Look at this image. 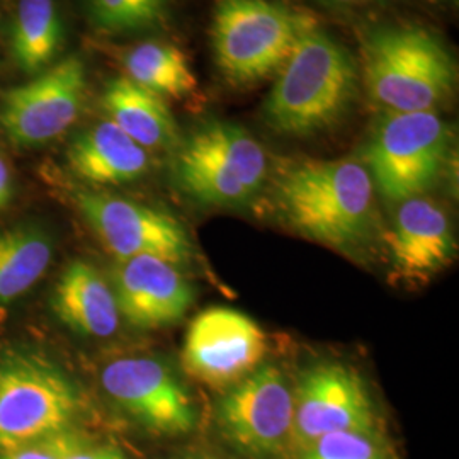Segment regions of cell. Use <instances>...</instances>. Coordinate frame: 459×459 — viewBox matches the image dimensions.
Returning a JSON list of instances; mask_svg holds the SVG:
<instances>
[{
	"label": "cell",
	"instance_id": "cell-17",
	"mask_svg": "<svg viewBox=\"0 0 459 459\" xmlns=\"http://www.w3.org/2000/svg\"><path fill=\"white\" fill-rule=\"evenodd\" d=\"M102 106L109 121L145 150L169 147L178 138L176 119L164 98L128 77H116L106 85Z\"/></svg>",
	"mask_w": 459,
	"mask_h": 459
},
{
	"label": "cell",
	"instance_id": "cell-4",
	"mask_svg": "<svg viewBox=\"0 0 459 459\" xmlns=\"http://www.w3.org/2000/svg\"><path fill=\"white\" fill-rule=\"evenodd\" d=\"M315 21L271 0H216L212 28L214 60L237 85L279 72Z\"/></svg>",
	"mask_w": 459,
	"mask_h": 459
},
{
	"label": "cell",
	"instance_id": "cell-20",
	"mask_svg": "<svg viewBox=\"0 0 459 459\" xmlns=\"http://www.w3.org/2000/svg\"><path fill=\"white\" fill-rule=\"evenodd\" d=\"M126 77L159 94L182 99L196 92L197 79L181 49L162 43H143L125 56Z\"/></svg>",
	"mask_w": 459,
	"mask_h": 459
},
{
	"label": "cell",
	"instance_id": "cell-18",
	"mask_svg": "<svg viewBox=\"0 0 459 459\" xmlns=\"http://www.w3.org/2000/svg\"><path fill=\"white\" fill-rule=\"evenodd\" d=\"M182 150L213 165L230 179L242 184L252 196L267 176L264 148L240 126L214 121L199 128Z\"/></svg>",
	"mask_w": 459,
	"mask_h": 459
},
{
	"label": "cell",
	"instance_id": "cell-22",
	"mask_svg": "<svg viewBox=\"0 0 459 459\" xmlns=\"http://www.w3.org/2000/svg\"><path fill=\"white\" fill-rule=\"evenodd\" d=\"M100 28L109 31H134L157 24L169 0H89Z\"/></svg>",
	"mask_w": 459,
	"mask_h": 459
},
{
	"label": "cell",
	"instance_id": "cell-12",
	"mask_svg": "<svg viewBox=\"0 0 459 459\" xmlns=\"http://www.w3.org/2000/svg\"><path fill=\"white\" fill-rule=\"evenodd\" d=\"M100 383L119 407L155 432L184 434L196 427L191 396L159 359H116L102 369Z\"/></svg>",
	"mask_w": 459,
	"mask_h": 459
},
{
	"label": "cell",
	"instance_id": "cell-14",
	"mask_svg": "<svg viewBox=\"0 0 459 459\" xmlns=\"http://www.w3.org/2000/svg\"><path fill=\"white\" fill-rule=\"evenodd\" d=\"M394 274L426 281L451 261L455 240L443 210L424 197L402 201L388 233Z\"/></svg>",
	"mask_w": 459,
	"mask_h": 459
},
{
	"label": "cell",
	"instance_id": "cell-25",
	"mask_svg": "<svg viewBox=\"0 0 459 459\" xmlns=\"http://www.w3.org/2000/svg\"><path fill=\"white\" fill-rule=\"evenodd\" d=\"M65 459H128L113 446H91L87 441L79 444Z\"/></svg>",
	"mask_w": 459,
	"mask_h": 459
},
{
	"label": "cell",
	"instance_id": "cell-19",
	"mask_svg": "<svg viewBox=\"0 0 459 459\" xmlns=\"http://www.w3.org/2000/svg\"><path fill=\"white\" fill-rule=\"evenodd\" d=\"M53 247L41 230L19 227L0 231V305L13 303L45 276Z\"/></svg>",
	"mask_w": 459,
	"mask_h": 459
},
{
	"label": "cell",
	"instance_id": "cell-11",
	"mask_svg": "<svg viewBox=\"0 0 459 459\" xmlns=\"http://www.w3.org/2000/svg\"><path fill=\"white\" fill-rule=\"evenodd\" d=\"M293 394L291 439L301 449L327 434L373 430L375 413L364 383L341 364H322L307 371Z\"/></svg>",
	"mask_w": 459,
	"mask_h": 459
},
{
	"label": "cell",
	"instance_id": "cell-21",
	"mask_svg": "<svg viewBox=\"0 0 459 459\" xmlns=\"http://www.w3.org/2000/svg\"><path fill=\"white\" fill-rule=\"evenodd\" d=\"M62 45V21L53 0H19L13 53L19 66L33 74L48 65Z\"/></svg>",
	"mask_w": 459,
	"mask_h": 459
},
{
	"label": "cell",
	"instance_id": "cell-27",
	"mask_svg": "<svg viewBox=\"0 0 459 459\" xmlns=\"http://www.w3.org/2000/svg\"><path fill=\"white\" fill-rule=\"evenodd\" d=\"M330 2H337V4H359V2H369V0H330Z\"/></svg>",
	"mask_w": 459,
	"mask_h": 459
},
{
	"label": "cell",
	"instance_id": "cell-26",
	"mask_svg": "<svg viewBox=\"0 0 459 459\" xmlns=\"http://www.w3.org/2000/svg\"><path fill=\"white\" fill-rule=\"evenodd\" d=\"M11 197V172L5 160L0 157V208L9 201Z\"/></svg>",
	"mask_w": 459,
	"mask_h": 459
},
{
	"label": "cell",
	"instance_id": "cell-1",
	"mask_svg": "<svg viewBox=\"0 0 459 459\" xmlns=\"http://www.w3.org/2000/svg\"><path fill=\"white\" fill-rule=\"evenodd\" d=\"M356 65L344 47L327 34H305L264 102L267 125L291 136L327 130L356 96Z\"/></svg>",
	"mask_w": 459,
	"mask_h": 459
},
{
	"label": "cell",
	"instance_id": "cell-3",
	"mask_svg": "<svg viewBox=\"0 0 459 459\" xmlns=\"http://www.w3.org/2000/svg\"><path fill=\"white\" fill-rule=\"evenodd\" d=\"M369 96L392 113L432 111L453 91L455 62L443 43L422 28H388L362 49Z\"/></svg>",
	"mask_w": 459,
	"mask_h": 459
},
{
	"label": "cell",
	"instance_id": "cell-28",
	"mask_svg": "<svg viewBox=\"0 0 459 459\" xmlns=\"http://www.w3.org/2000/svg\"><path fill=\"white\" fill-rule=\"evenodd\" d=\"M199 459H212V458H199Z\"/></svg>",
	"mask_w": 459,
	"mask_h": 459
},
{
	"label": "cell",
	"instance_id": "cell-15",
	"mask_svg": "<svg viewBox=\"0 0 459 459\" xmlns=\"http://www.w3.org/2000/svg\"><path fill=\"white\" fill-rule=\"evenodd\" d=\"M53 310L66 327L89 335L109 337L119 325L115 290L94 265L70 264L58 279Z\"/></svg>",
	"mask_w": 459,
	"mask_h": 459
},
{
	"label": "cell",
	"instance_id": "cell-7",
	"mask_svg": "<svg viewBox=\"0 0 459 459\" xmlns=\"http://www.w3.org/2000/svg\"><path fill=\"white\" fill-rule=\"evenodd\" d=\"M295 394L274 366L254 369L218 405V422L231 443L254 456H274L293 434Z\"/></svg>",
	"mask_w": 459,
	"mask_h": 459
},
{
	"label": "cell",
	"instance_id": "cell-24",
	"mask_svg": "<svg viewBox=\"0 0 459 459\" xmlns=\"http://www.w3.org/2000/svg\"><path fill=\"white\" fill-rule=\"evenodd\" d=\"M85 439L74 430H64L36 443L0 453V459H65Z\"/></svg>",
	"mask_w": 459,
	"mask_h": 459
},
{
	"label": "cell",
	"instance_id": "cell-2",
	"mask_svg": "<svg viewBox=\"0 0 459 459\" xmlns=\"http://www.w3.org/2000/svg\"><path fill=\"white\" fill-rule=\"evenodd\" d=\"M375 184L356 160H316L288 170L278 187L281 212L301 235L333 247L358 244L373 220Z\"/></svg>",
	"mask_w": 459,
	"mask_h": 459
},
{
	"label": "cell",
	"instance_id": "cell-8",
	"mask_svg": "<svg viewBox=\"0 0 459 459\" xmlns=\"http://www.w3.org/2000/svg\"><path fill=\"white\" fill-rule=\"evenodd\" d=\"M85 85L82 62L77 56L65 58L5 94L0 108L2 130L21 147L48 143L77 121Z\"/></svg>",
	"mask_w": 459,
	"mask_h": 459
},
{
	"label": "cell",
	"instance_id": "cell-23",
	"mask_svg": "<svg viewBox=\"0 0 459 459\" xmlns=\"http://www.w3.org/2000/svg\"><path fill=\"white\" fill-rule=\"evenodd\" d=\"M303 451L301 459H383L371 434L362 432L327 434Z\"/></svg>",
	"mask_w": 459,
	"mask_h": 459
},
{
	"label": "cell",
	"instance_id": "cell-10",
	"mask_svg": "<svg viewBox=\"0 0 459 459\" xmlns=\"http://www.w3.org/2000/svg\"><path fill=\"white\" fill-rule=\"evenodd\" d=\"M265 335L246 313L214 307L199 313L186 333V371L212 386H227L250 375L265 354Z\"/></svg>",
	"mask_w": 459,
	"mask_h": 459
},
{
	"label": "cell",
	"instance_id": "cell-6",
	"mask_svg": "<svg viewBox=\"0 0 459 459\" xmlns=\"http://www.w3.org/2000/svg\"><path fill=\"white\" fill-rule=\"evenodd\" d=\"M446 123L434 111L392 113L366 153L369 176L392 201L419 197L436 182L447 150Z\"/></svg>",
	"mask_w": 459,
	"mask_h": 459
},
{
	"label": "cell",
	"instance_id": "cell-16",
	"mask_svg": "<svg viewBox=\"0 0 459 459\" xmlns=\"http://www.w3.org/2000/svg\"><path fill=\"white\" fill-rule=\"evenodd\" d=\"M68 164L83 181L113 186L142 178L150 160L145 148L108 119L74 140L68 148Z\"/></svg>",
	"mask_w": 459,
	"mask_h": 459
},
{
	"label": "cell",
	"instance_id": "cell-5",
	"mask_svg": "<svg viewBox=\"0 0 459 459\" xmlns=\"http://www.w3.org/2000/svg\"><path fill=\"white\" fill-rule=\"evenodd\" d=\"M79 394L51 362L14 352L0 359V453L70 429Z\"/></svg>",
	"mask_w": 459,
	"mask_h": 459
},
{
	"label": "cell",
	"instance_id": "cell-9",
	"mask_svg": "<svg viewBox=\"0 0 459 459\" xmlns=\"http://www.w3.org/2000/svg\"><path fill=\"white\" fill-rule=\"evenodd\" d=\"M77 203L100 242L119 263L159 257L181 264L191 257L189 237L170 214L109 195L81 193Z\"/></svg>",
	"mask_w": 459,
	"mask_h": 459
},
{
	"label": "cell",
	"instance_id": "cell-13",
	"mask_svg": "<svg viewBox=\"0 0 459 459\" xmlns=\"http://www.w3.org/2000/svg\"><path fill=\"white\" fill-rule=\"evenodd\" d=\"M113 290L119 315L140 328L176 324L195 298L193 286L176 264L159 257H134L119 263Z\"/></svg>",
	"mask_w": 459,
	"mask_h": 459
}]
</instances>
